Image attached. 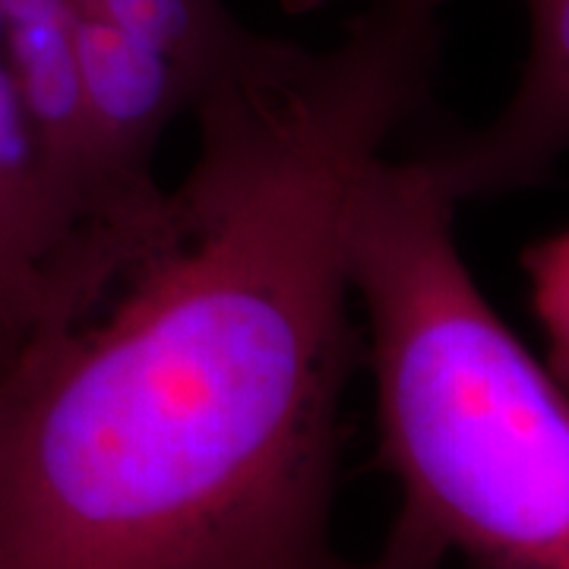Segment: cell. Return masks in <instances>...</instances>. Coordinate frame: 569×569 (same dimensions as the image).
Returning a JSON list of instances; mask_svg holds the SVG:
<instances>
[{
	"label": "cell",
	"instance_id": "obj_1",
	"mask_svg": "<svg viewBox=\"0 0 569 569\" xmlns=\"http://www.w3.org/2000/svg\"><path fill=\"white\" fill-rule=\"evenodd\" d=\"M440 0L190 108L171 219L99 310L0 373V569H326L358 361L348 212L425 108Z\"/></svg>",
	"mask_w": 569,
	"mask_h": 569
},
{
	"label": "cell",
	"instance_id": "obj_2",
	"mask_svg": "<svg viewBox=\"0 0 569 569\" xmlns=\"http://www.w3.org/2000/svg\"><path fill=\"white\" fill-rule=\"evenodd\" d=\"M456 209L421 156H383L348 212L392 526L466 569H569V389L478 288Z\"/></svg>",
	"mask_w": 569,
	"mask_h": 569
},
{
	"label": "cell",
	"instance_id": "obj_3",
	"mask_svg": "<svg viewBox=\"0 0 569 569\" xmlns=\"http://www.w3.org/2000/svg\"><path fill=\"white\" fill-rule=\"evenodd\" d=\"M73 0H0V48L51 212L86 260L121 279L171 219L133 200L104 156L77 58Z\"/></svg>",
	"mask_w": 569,
	"mask_h": 569
},
{
	"label": "cell",
	"instance_id": "obj_4",
	"mask_svg": "<svg viewBox=\"0 0 569 569\" xmlns=\"http://www.w3.org/2000/svg\"><path fill=\"white\" fill-rule=\"evenodd\" d=\"M114 276L86 260L51 212L0 48V351L89 317Z\"/></svg>",
	"mask_w": 569,
	"mask_h": 569
},
{
	"label": "cell",
	"instance_id": "obj_5",
	"mask_svg": "<svg viewBox=\"0 0 569 569\" xmlns=\"http://www.w3.org/2000/svg\"><path fill=\"white\" fill-rule=\"evenodd\" d=\"M529 58L500 114L421 152L456 203L541 183L569 152V0H526Z\"/></svg>",
	"mask_w": 569,
	"mask_h": 569
},
{
	"label": "cell",
	"instance_id": "obj_6",
	"mask_svg": "<svg viewBox=\"0 0 569 569\" xmlns=\"http://www.w3.org/2000/svg\"><path fill=\"white\" fill-rule=\"evenodd\" d=\"M77 7V58L108 164L121 187L146 206H162L171 190L156 178V156L168 127L190 114L181 77L137 39L92 10Z\"/></svg>",
	"mask_w": 569,
	"mask_h": 569
},
{
	"label": "cell",
	"instance_id": "obj_7",
	"mask_svg": "<svg viewBox=\"0 0 569 569\" xmlns=\"http://www.w3.org/2000/svg\"><path fill=\"white\" fill-rule=\"evenodd\" d=\"M130 39L152 48L190 96L260 70L282 51V39H269L238 20L224 0H77Z\"/></svg>",
	"mask_w": 569,
	"mask_h": 569
},
{
	"label": "cell",
	"instance_id": "obj_8",
	"mask_svg": "<svg viewBox=\"0 0 569 569\" xmlns=\"http://www.w3.org/2000/svg\"><path fill=\"white\" fill-rule=\"evenodd\" d=\"M531 307L550 342L553 377L569 389V228L526 250Z\"/></svg>",
	"mask_w": 569,
	"mask_h": 569
},
{
	"label": "cell",
	"instance_id": "obj_9",
	"mask_svg": "<svg viewBox=\"0 0 569 569\" xmlns=\"http://www.w3.org/2000/svg\"><path fill=\"white\" fill-rule=\"evenodd\" d=\"M449 557L433 545H427L425 538L411 535V531L392 526L383 541V548L377 550L365 563H351L346 557H336L326 569H447Z\"/></svg>",
	"mask_w": 569,
	"mask_h": 569
},
{
	"label": "cell",
	"instance_id": "obj_10",
	"mask_svg": "<svg viewBox=\"0 0 569 569\" xmlns=\"http://www.w3.org/2000/svg\"><path fill=\"white\" fill-rule=\"evenodd\" d=\"M288 7H320L326 0H284Z\"/></svg>",
	"mask_w": 569,
	"mask_h": 569
},
{
	"label": "cell",
	"instance_id": "obj_11",
	"mask_svg": "<svg viewBox=\"0 0 569 569\" xmlns=\"http://www.w3.org/2000/svg\"><path fill=\"white\" fill-rule=\"evenodd\" d=\"M13 358H17V355H7V351H0V373L10 367V361H13Z\"/></svg>",
	"mask_w": 569,
	"mask_h": 569
}]
</instances>
